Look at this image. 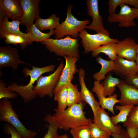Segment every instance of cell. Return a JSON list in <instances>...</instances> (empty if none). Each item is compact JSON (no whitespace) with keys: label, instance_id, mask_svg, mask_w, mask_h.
<instances>
[{"label":"cell","instance_id":"cell-15","mask_svg":"<svg viewBox=\"0 0 138 138\" xmlns=\"http://www.w3.org/2000/svg\"><path fill=\"white\" fill-rule=\"evenodd\" d=\"M117 87L121 93L119 103L121 105H138V89L124 79H121Z\"/></svg>","mask_w":138,"mask_h":138},{"label":"cell","instance_id":"cell-10","mask_svg":"<svg viewBox=\"0 0 138 138\" xmlns=\"http://www.w3.org/2000/svg\"><path fill=\"white\" fill-rule=\"evenodd\" d=\"M23 62L19 58L18 51L16 48L9 45L0 47V69L9 67L16 70Z\"/></svg>","mask_w":138,"mask_h":138},{"label":"cell","instance_id":"cell-6","mask_svg":"<svg viewBox=\"0 0 138 138\" xmlns=\"http://www.w3.org/2000/svg\"><path fill=\"white\" fill-rule=\"evenodd\" d=\"M79 37L81 40V42L84 49V53L88 54L100 46L111 42L117 43L119 41L117 39L111 38L110 34L98 33L91 34L85 29L81 31Z\"/></svg>","mask_w":138,"mask_h":138},{"label":"cell","instance_id":"cell-13","mask_svg":"<svg viewBox=\"0 0 138 138\" xmlns=\"http://www.w3.org/2000/svg\"><path fill=\"white\" fill-rule=\"evenodd\" d=\"M4 12L0 10V38L5 39L7 34H13L20 36L25 38H28L27 33L21 32L19 26L21 22L20 20H8ZM29 39V38H28Z\"/></svg>","mask_w":138,"mask_h":138},{"label":"cell","instance_id":"cell-2","mask_svg":"<svg viewBox=\"0 0 138 138\" xmlns=\"http://www.w3.org/2000/svg\"><path fill=\"white\" fill-rule=\"evenodd\" d=\"M40 43L50 52L57 56L74 57L78 59L80 57L78 40L70 36H67L60 39L50 38Z\"/></svg>","mask_w":138,"mask_h":138},{"label":"cell","instance_id":"cell-19","mask_svg":"<svg viewBox=\"0 0 138 138\" xmlns=\"http://www.w3.org/2000/svg\"><path fill=\"white\" fill-rule=\"evenodd\" d=\"M0 10L13 20H20L23 15L22 8L16 0H0Z\"/></svg>","mask_w":138,"mask_h":138},{"label":"cell","instance_id":"cell-3","mask_svg":"<svg viewBox=\"0 0 138 138\" xmlns=\"http://www.w3.org/2000/svg\"><path fill=\"white\" fill-rule=\"evenodd\" d=\"M0 102V121L12 126L22 136L23 138H34L37 132L27 129L19 119L10 101L4 98Z\"/></svg>","mask_w":138,"mask_h":138},{"label":"cell","instance_id":"cell-29","mask_svg":"<svg viewBox=\"0 0 138 138\" xmlns=\"http://www.w3.org/2000/svg\"><path fill=\"white\" fill-rule=\"evenodd\" d=\"M54 100L57 103V108L64 110L67 108L68 90L67 85L63 86L54 93Z\"/></svg>","mask_w":138,"mask_h":138},{"label":"cell","instance_id":"cell-34","mask_svg":"<svg viewBox=\"0 0 138 138\" xmlns=\"http://www.w3.org/2000/svg\"><path fill=\"white\" fill-rule=\"evenodd\" d=\"M123 125L126 127L131 126L138 129V105L132 108Z\"/></svg>","mask_w":138,"mask_h":138},{"label":"cell","instance_id":"cell-22","mask_svg":"<svg viewBox=\"0 0 138 138\" xmlns=\"http://www.w3.org/2000/svg\"><path fill=\"white\" fill-rule=\"evenodd\" d=\"M7 88L9 90L15 92L19 95L25 103L31 101L38 96L34 90L26 89L23 87L22 85H19L15 82L11 83Z\"/></svg>","mask_w":138,"mask_h":138},{"label":"cell","instance_id":"cell-40","mask_svg":"<svg viewBox=\"0 0 138 138\" xmlns=\"http://www.w3.org/2000/svg\"><path fill=\"white\" fill-rule=\"evenodd\" d=\"M123 3L129 4L134 8H138V0H123Z\"/></svg>","mask_w":138,"mask_h":138},{"label":"cell","instance_id":"cell-23","mask_svg":"<svg viewBox=\"0 0 138 138\" xmlns=\"http://www.w3.org/2000/svg\"><path fill=\"white\" fill-rule=\"evenodd\" d=\"M26 31L28 37L30 40L33 42L40 43L50 38L54 33V30H50L48 33H43L34 24L27 28Z\"/></svg>","mask_w":138,"mask_h":138},{"label":"cell","instance_id":"cell-28","mask_svg":"<svg viewBox=\"0 0 138 138\" xmlns=\"http://www.w3.org/2000/svg\"><path fill=\"white\" fill-rule=\"evenodd\" d=\"M67 108L83 102L80 96V92L78 90L77 85H74L70 82L67 85Z\"/></svg>","mask_w":138,"mask_h":138},{"label":"cell","instance_id":"cell-30","mask_svg":"<svg viewBox=\"0 0 138 138\" xmlns=\"http://www.w3.org/2000/svg\"><path fill=\"white\" fill-rule=\"evenodd\" d=\"M43 120L49 123V125L47 132L42 138H55L58 135L57 130L59 128L58 122L50 114H47Z\"/></svg>","mask_w":138,"mask_h":138},{"label":"cell","instance_id":"cell-33","mask_svg":"<svg viewBox=\"0 0 138 138\" xmlns=\"http://www.w3.org/2000/svg\"><path fill=\"white\" fill-rule=\"evenodd\" d=\"M88 126L91 138H108L111 135V133L102 130L94 122H91Z\"/></svg>","mask_w":138,"mask_h":138},{"label":"cell","instance_id":"cell-26","mask_svg":"<svg viewBox=\"0 0 138 138\" xmlns=\"http://www.w3.org/2000/svg\"><path fill=\"white\" fill-rule=\"evenodd\" d=\"M121 81V79L113 77L111 74H108L102 83L104 95L109 96L113 95L116 90V87Z\"/></svg>","mask_w":138,"mask_h":138},{"label":"cell","instance_id":"cell-41","mask_svg":"<svg viewBox=\"0 0 138 138\" xmlns=\"http://www.w3.org/2000/svg\"><path fill=\"white\" fill-rule=\"evenodd\" d=\"M135 61L136 63L137 68L136 74L138 75V43H137V55Z\"/></svg>","mask_w":138,"mask_h":138},{"label":"cell","instance_id":"cell-24","mask_svg":"<svg viewBox=\"0 0 138 138\" xmlns=\"http://www.w3.org/2000/svg\"><path fill=\"white\" fill-rule=\"evenodd\" d=\"M59 20V18L55 14H53L47 19L39 17L34 24L40 31L51 30L55 29L60 25Z\"/></svg>","mask_w":138,"mask_h":138},{"label":"cell","instance_id":"cell-39","mask_svg":"<svg viewBox=\"0 0 138 138\" xmlns=\"http://www.w3.org/2000/svg\"><path fill=\"white\" fill-rule=\"evenodd\" d=\"M111 136L113 138H130L126 131L122 129L119 133H112Z\"/></svg>","mask_w":138,"mask_h":138},{"label":"cell","instance_id":"cell-44","mask_svg":"<svg viewBox=\"0 0 138 138\" xmlns=\"http://www.w3.org/2000/svg\"><path fill=\"white\" fill-rule=\"evenodd\" d=\"M108 138H111L110 137H108Z\"/></svg>","mask_w":138,"mask_h":138},{"label":"cell","instance_id":"cell-35","mask_svg":"<svg viewBox=\"0 0 138 138\" xmlns=\"http://www.w3.org/2000/svg\"><path fill=\"white\" fill-rule=\"evenodd\" d=\"M18 94L15 92L8 90L5 83L2 80H0V99L4 98L13 99L16 98Z\"/></svg>","mask_w":138,"mask_h":138},{"label":"cell","instance_id":"cell-9","mask_svg":"<svg viewBox=\"0 0 138 138\" xmlns=\"http://www.w3.org/2000/svg\"><path fill=\"white\" fill-rule=\"evenodd\" d=\"M23 12V15L20 20L21 24L27 28L33 24L34 21L39 17L40 0H18Z\"/></svg>","mask_w":138,"mask_h":138},{"label":"cell","instance_id":"cell-27","mask_svg":"<svg viewBox=\"0 0 138 138\" xmlns=\"http://www.w3.org/2000/svg\"><path fill=\"white\" fill-rule=\"evenodd\" d=\"M134 106V105L131 104L114 106L115 109L119 110V112L117 115L111 117L113 124L117 125L119 122L124 123L126 121L130 111Z\"/></svg>","mask_w":138,"mask_h":138},{"label":"cell","instance_id":"cell-14","mask_svg":"<svg viewBox=\"0 0 138 138\" xmlns=\"http://www.w3.org/2000/svg\"><path fill=\"white\" fill-rule=\"evenodd\" d=\"M94 116V123L102 130L111 133L120 132L122 129L121 125H114L109 114L102 108L97 110Z\"/></svg>","mask_w":138,"mask_h":138},{"label":"cell","instance_id":"cell-31","mask_svg":"<svg viewBox=\"0 0 138 138\" xmlns=\"http://www.w3.org/2000/svg\"><path fill=\"white\" fill-rule=\"evenodd\" d=\"M4 41L7 44H20L21 48L25 50L28 45L32 44L33 42L28 38L13 34H7L5 36Z\"/></svg>","mask_w":138,"mask_h":138},{"label":"cell","instance_id":"cell-16","mask_svg":"<svg viewBox=\"0 0 138 138\" xmlns=\"http://www.w3.org/2000/svg\"><path fill=\"white\" fill-rule=\"evenodd\" d=\"M92 90L96 95L101 107L108 110L114 116L116 115L114 111V106L116 104L120 102L119 100L117 99V94H114L112 96L106 97L104 95L102 83H100V81L96 80L94 82Z\"/></svg>","mask_w":138,"mask_h":138},{"label":"cell","instance_id":"cell-20","mask_svg":"<svg viewBox=\"0 0 138 138\" xmlns=\"http://www.w3.org/2000/svg\"><path fill=\"white\" fill-rule=\"evenodd\" d=\"M31 69L27 67H24L22 70V73L26 77L29 76L30 81L28 84L24 85L25 88L33 90L34 84L40 76L43 74L54 71L55 66L53 64H51L45 66L39 67L31 66Z\"/></svg>","mask_w":138,"mask_h":138},{"label":"cell","instance_id":"cell-12","mask_svg":"<svg viewBox=\"0 0 138 138\" xmlns=\"http://www.w3.org/2000/svg\"><path fill=\"white\" fill-rule=\"evenodd\" d=\"M65 64L62 72L59 81L54 92L57 91L62 86L67 85L74 79V75L78 72L76 63L78 61L77 58L65 56H64Z\"/></svg>","mask_w":138,"mask_h":138},{"label":"cell","instance_id":"cell-37","mask_svg":"<svg viewBox=\"0 0 138 138\" xmlns=\"http://www.w3.org/2000/svg\"><path fill=\"white\" fill-rule=\"evenodd\" d=\"M127 83L138 89V75L136 74L124 80Z\"/></svg>","mask_w":138,"mask_h":138},{"label":"cell","instance_id":"cell-36","mask_svg":"<svg viewBox=\"0 0 138 138\" xmlns=\"http://www.w3.org/2000/svg\"><path fill=\"white\" fill-rule=\"evenodd\" d=\"M4 132L8 135L10 134V138H23L21 134L12 126L8 123L4 124L3 126Z\"/></svg>","mask_w":138,"mask_h":138},{"label":"cell","instance_id":"cell-11","mask_svg":"<svg viewBox=\"0 0 138 138\" xmlns=\"http://www.w3.org/2000/svg\"><path fill=\"white\" fill-rule=\"evenodd\" d=\"M137 44L133 38L128 37L117 43L115 49L118 56L135 61Z\"/></svg>","mask_w":138,"mask_h":138},{"label":"cell","instance_id":"cell-17","mask_svg":"<svg viewBox=\"0 0 138 138\" xmlns=\"http://www.w3.org/2000/svg\"><path fill=\"white\" fill-rule=\"evenodd\" d=\"M114 62L113 71L117 76L125 80L137 73L135 61H130L118 56Z\"/></svg>","mask_w":138,"mask_h":138},{"label":"cell","instance_id":"cell-4","mask_svg":"<svg viewBox=\"0 0 138 138\" xmlns=\"http://www.w3.org/2000/svg\"><path fill=\"white\" fill-rule=\"evenodd\" d=\"M73 7V5H71L68 6L65 20L60 24L54 30L55 39H61L65 36H70L73 38L77 39L79 37V32L85 29L89 24L88 19L79 20L73 15L72 13Z\"/></svg>","mask_w":138,"mask_h":138},{"label":"cell","instance_id":"cell-5","mask_svg":"<svg viewBox=\"0 0 138 138\" xmlns=\"http://www.w3.org/2000/svg\"><path fill=\"white\" fill-rule=\"evenodd\" d=\"M64 67L63 61L61 62L54 72L48 76H40L33 88L38 96L43 98L46 96L52 98Z\"/></svg>","mask_w":138,"mask_h":138},{"label":"cell","instance_id":"cell-1","mask_svg":"<svg viewBox=\"0 0 138 138\" xmlns=\"http://www.w3.org/2000/svg\"><path fill=\"white\" fill-rule=\"evenodd\" d=\"M85 105L83 101L64 110L54 109L53 116L58 122L59 128L67 131L80 126L88 125L92 121L85 115L83 109Z\"/></svg>","mask_w":138,"mask_h":138},{"label":"cell","instance_id":"cell-7","mask_svg":"<svg viewBox=\"0 0 138 138\" xmlns=\"http://www.w3.org/2000/svg\"><path fill=\"white\" fill-rule=\"evenodd\" d=\"M120 11L118 13H115L109 14L108 20L111 23H118L120 27L128 28L136 25L134 20H138V8H131L127 4H121Z\"/></svg>","mask_w":138,"mask_h":138},{"label":"cell","instance_id":"cell-32","mask_svg":"<svg viewBox=\"0 0 138 138\" xmlns=\"http://www.w3.org/2000/svg\"><path fill=\"white\" fill-rule=\"evenodd\" d=\"M70 132L73 138H91L88 125H81L72 128Z\"/></svg>","mask_w":138,"mask_h":138},{"label":"cell","instance_id":"cell-18","mask_svg":"<svg viewBox=\"0 0 138 138\" xmlns=\"http://www.w3.org/2000/svg\"><path fill=\"white\" fill-rule=\"evenodd\" d=\"M79 81L81 88L80 91V96L83 101L88 103L90 107L93 114L100 108V105L95 98L92 92L87 87L84 80L85 75V70L80 68L78 72Z\"/></svg>","mask_w":138,"mask_h":138},{"label":"cell","instance_id":"cell-8","mask_svg":"<svg viewBox=\"0 0 138 138\" xmlns=\"http://www.w3.org/2000/svg\"><path fill=\"white\" fill-rule=\"evenodd\" d=\"M86 2L87 14L92 18V21L85 28L94 30L96 33L109 34L108 31L104 28L102 18L99 14L98 0H87Z\"/></svg>","mask_w":138,"mask_h":138},{"label":"cell","instance_id":"cell-21","mask_svg":"<svg viewBox=\"0 0 138 138\" xmlns=\"http://www.w3.org/2000/svg\"><path fill=\"white\" fill-rule=\"evenodd\" d=\"M96 61L97 63L101 65V68L99 71L95 73L92 76L95 80L100 82L105 78V75L107 73L113 71L114 62L104 59L99 56L96 57Z\"/></svg>","mask_w":138,"mask_h":138},{"label":"cell","instance_id":"cell-42","mask_svg":"<svg viewBox=\"0 0 138 138\" xmlns=\"http://www.w3.org/2000/svg\"><path fill=\"white\" fill-rule=\"evenodd\" d=\"M55 138H69V137L67 134H64L61 135H58Z\"/></svg>","mask_w":138,"mask_h":138},{"label":"cell","instance_id":"cell-25","mask_svg":"<svg viewBox=\"0 0 138 138\" xmlns=\"http://www.w3.org/2000/svg\"><path fill=\"white\" fill-rule=\"evenodd\" d=\"M117 43L111 42L101 45L92 52L93 57H97L100 53H103L107 55L109 60L114 61L117 59L115 46Z\"/></svg>","mask_w":138,"mask_h":138},{"label":"cell","instance_id":"cell-38","mask_svg":"<svg viewBox=\"0 0 138 138\" xmlns=\"http://www.w3.org/2000/svg\"><path fill=\"white\" fill-rule=\"evenodd\" d=\"M126 131L130 138H136L138 135V129L129 126L126 127Z\"/></svg>","mask_w":138,"mask_h":138},{"label":"cell","instance_id":"cell-43","mask_svg":"<svg viewBox=\"0 0 138 138\" xmlns=\"http://www.w3.org/2000/svg\"><path fill=\"white\" fill-rule=\"evenodd\" d=\"M136 138H138V135L137 136V137H136Z\"/></svg>","mask_w":138,"mask_h":138}]
</instances>
